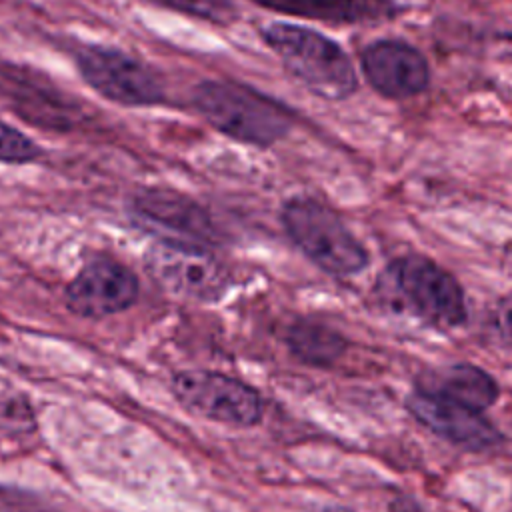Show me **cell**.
I'll list each match as a JSON object with an SVG mask.
<instances>
[{
	"label": "cell",
	"mask_w": 512,
	"mask_h": 512,
	"mask_svg": "<svg viewBox=\"0 0 512 512\" xmlns=\"http://www.w3.org/2000/svg\"><path fill=\"white\" fill-rule=\"evenodd\" d=\"M178 14L208 22L212 26H232L240 18L236 0H148Z\"/></svg>",
	"instance_id": "obj_16"
},
{
	"label": "cell",
	"mask_w": 512,
	"mask_h": 512,
	"mask_svg": "<svg viewBox=\"0 0 512 512\" xmlns=\"http://www.w3.org/2000/svg\"><path fill=\"white\" fill-rule=\"evenodd\" d=\"M286 344L300 362L316 368L336 364L348 350V340L342 332L312 318H302L290 324Z\"/></svg>",
	"instance_id": "obj_15"
},
{
	"label": "cell",
	"mask_w": 512,
	"mask_h": 512,
	"mask_svg": "<svg viewBox=\"0 0 512 512\" xmlns=\"http://www.w3.org/2000/svg\"><path fill=\"white\" fill-rule=\"evenodd\" d=\"M0 98L20 120L48 132H70L84 118L80 100L30 64L0 62Z\"/></svg>",
	"instance_id": "obj_7"
},
{
	"label": "cell",
	"mask_w": 512,
	"mask_h": 512,
	"mask_svg": "<svg viewBox=\"0 0 512 512\" xmlns=\"http://www.w3.org/2000/svg\"><path fill=\"white\" fill-rule=\"evenodd\" d=\"M484 330L498 346L512 348V294L502 296L488 306Z\"/></svg>",
	"instance_id": "obj_18"
},
{
	"label": "cell",
	"mask_w": 512,
	"mask_h": 512,
	"mask_svg": "<svg viewBox=\"0 0 512 512\" xmlns=\"http://www.w3.org/2000/svg\"><path fill=\"white\" fill-rule=\"evenodd\" d=\"M42 148L22 130L0 120V162L30 164L42 156Z\"/></svg>",
	"instance_id": "obj_17"
},
{
	"label": "cell",
	"mask_w": 512,
	"mask_h": 512,
	"mask_svg": "<svg viewBox=\"0 0 512 512\" xmlns=\"http://www.w3.org/2000/svg\"><path fill=\"white\" fill-rule=\"evenodd\" d=\"M76 70L102 98L126 108L166 104L162 76L142 58L108 44H84L74 52Z\"/></svg>",
	"instance_id": "obj_5"
},
{
	"label": "cell",
	"mask_w": 512,
	"mask_h": 512,
	"mask_svg": "<svg viewBox=\"0 0 512 512\" xmlns=\"http://www.w3.org/2000/svg\"><path fill=\"white\" fill-rule=\"evenodd\" d=\"M360 70L370 88L388 100H408L430 86V64L402 38H378L360 52Z\"/></svg>",
	"instance_id": "obj_11"
},
{
	"label": "cell",
	"mask_w": 512,
	"mask_h": 512,
	"mask_svg": "<svg viewBox=\"0 0 512 512\" xmlns=\"http://www.w3.org/2000/svg\"><path fill=\"white\" fill-rule=\"evenodd\" d=\"M138 296L136 274L110 258H98L74 276L66 288V306L84 318H102L130 308Z\"/></svg>",
	"instance_id": "obj_12"
},
{
	"label": "cell",
	"mask_w": 512,
	"mask_h": 512,
	"mask_svg": "<svg viewBox=\"0 0 512 512\" xmlns=\"http://www.w3.org/2000/svg\"><path fill=\"white\" fill-rule=\"evenodd\" d=\"M198 114L220 134L256 148L286 138L296 114L284 102L238 80H202L192 90Z\"/></svg>",
	"instance_id": "obj_2"
},
{
	"label": "cell",
	"mask_w": 512,
	"mask_h": 512,
	"mask_svg": "<svg viewBox=\"0 0 512 512\" xmlns=\"http://www.w3.org/2000/svg\"><path fill=\"white\" fill-rule=\"evenodd\" d=\"M404 408L420 426L466 452H488L506 442L502 430L484 412L464 404L414 388L404 398Z\"/></svg>",
	"instance_id": "obj_10"
},
{
	"label": "cell",
	"mask_w": 512,
	"mask_h": 512,
	"mask_svg": "<svg viewBox=\"0 0 512 512\" xmlns=\"http://www.w3.org/2000/svg\"><path fill=\"white\" fill-rule=\"evenodd\" d=\"M282 226L292 244L322 272L334 278L360 274L370 252L346 226L340 214L312 196H292L280 210Z\"/></svg>",
	"instance_id": "obj_4"
},
{
	"label": "cell",
	"mask_w": 512,
	"mask_h": 512,
	"mask_svg": "<svg viewBox=\"0 0 512 512\" xmlns=\"http://www.w3.org/2000/svg\"><path fill=\"white\" fill-rule=\"evenodd\" d=\"M414 388L486 412L500 396L496 378L470 362H452L428 368L414 380Z\"/></svg>",
	"instance_id": "obj_13"
},
{
	"label": "cell",
	"mask_w": 512,
	"mask_h": 512,
	"mask_svg": "<svg viewBox=\"0 0 512 512\" xmlns=\"http://www.w3.org/2000/svg\"><path fill=\"white\" fill-rule=\"evenodd\" d=\"M376 290L390 308L434 330H452L468 320L466 292L460 280L422 254L388 260L378 274Z\"/></svg>",
	"instance_id": "obj_1"
},
{
	"label": "cell",
	"mask_w": 512,
	"mask_h": 512,
	"mask_svg": "<svg viewBox=\"0 0 512 512\" xmlns=\"http://www.w3.org/2000/svg\"><path fill=\"white\" fill-rule=\"evenodd\" d=\"M270 12L332 26L378 24L398 14L394 0H250Z\"/></svg>",
	"instance_id": "obj_14"
},
{
	"label": "cell",
	"mask_w": 512,
	"mask_h": 512,
	"mask_svg": "<svg viewBox=\"0 0 512 512\" xmlns=\"http://www.w3.org/2000/svg\"><path fill=\"white\" fill-rule=\"evenodd\" d=\"M128 216L158 240L208 248L216 242V228L206 208L172 188L148 186L134 192L128 200Z\"/></svg>",
	"instance_id": "obj_9"
},
{
	"label": "cell",
	"mask_w": 512,
	"mask_h": 512,
	"mask_svg": "<svg viewBox=\"0 0 512 512\" xmlns=\"http://www.w3.org/2000/svg\"><path fill=\"white\" fill-rule=\"evenodd\" d=\"M172 396L192 414L230 426L262 418V398L246 382L212 370H182L170 380Z\"/></svg>",
	"instance_id": "obj_8"
},
{
	"label": "cell",
	"mask_w": 512,
	"mask_h": 512,
	"mask_svg": "<svg viewBox=\"0 0 512 512\" xmlns=\"http://www.w3.org/2000/svg\"><path fill=\"white\" fill-rule=\"evenodd\" d=\"M144 270L170 296L214 302L230 286V276L212 248L156 240L144 254Z\"/></svg>",
	"instance_id": "obj_6"
},
{
	"label": "cell",
	"mask_w": 512,
	"mask_h": 512,
	"mask_svg": "<svg viewBox=\"0 0 512 512\" xmlns=\"http://www.w3.org/2000/svg\"><path fill=\"white\" fill-rule=\"evenodd\" d=\"M260 38L282 66L318 98L338 102L358 90V74L350 56L330 36L302 24L276 20L260 28Z\"/></svg>",
	"instance_id": "obj_3"
},
{
	"label": "cell",
	"mask_w": 512,
	"mask_h": 512,
	"mask_svg": "<svg viewBox=\"0 0 512 512\" xmlns=\"http://www.w3.org/2000/svg\"><path fill=\"white\" fill-rule=\"evenodd\" d=\"M312 512H352L350 508L346 506H338V504H332V506H322V508H316Z\"/></svg>",
	"instance_id": "obj_19"
}]
</instances>
